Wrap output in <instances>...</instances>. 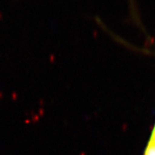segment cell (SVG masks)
<instances>
[{
	"mask_svg": "<svg viewBox=\"0 0 155 155\" xmlns=\"http://www.w3.org/2000/svg\"><path fill=\"white\" fill-rule=\"evenodd\" d=\"M143 155H155V143L149 141Z\"/></svg>",
	"mask_w": 155,
	"mask_h": 155,
	"instance_id": "cell-1",
	"label": "cell"
},
{
	"mask_svg": "<svg viewBox=\"0 0 155 155\" xmlns=\"http://www.w3.org/2000/svg\"><path fill=\"white\" fill-rule=\"evenodd\" d=\"M150 141L153 142V143H155V124H154V127H153V131H152L151 136H150Z\"/></svg>",
	"mask_w": 155,
	"mask_h": 155,
	"instance_id": "cell-2",
	"label": "cell"
}]
</instances>
